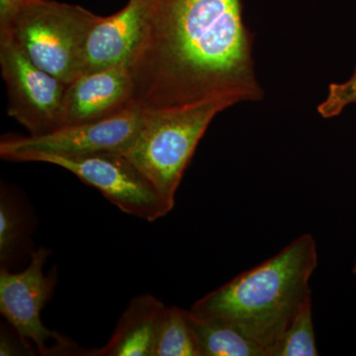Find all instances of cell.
<instances>
[{
    "label": "cell",
    "instance_id": "17",
    "mask_svg": "<svg viewBox=\"0 0 356 356\" xmlns=\"http://www.w3.org/2000/svg\"><path fill=\"white\" fill-rule=\"evenodd\" d=\"M29 0H0V28L4 27L14 13Z\"/></svg>",
    "mask_w": 356,
    "mask_h": 356
},
{
    "label": "cell",
    "instance_id": "16",
    "mask_svg": "<svg viewBox=\"0 0 356 356\" xmlns=\"http://www.w3.org/2000/svg\"><path fill=\"white\" fill-rule=\"evenodd\" d=\"M356 103V69L350 79L341 83H331L329 95L318 106L323 118L339 116L348 105Z\"/></svg>",
    "mask_w": 356,
    "mask_h": 356
},
{
    "label": "cell",
    "instance_id": "5",
    "mask_svg": "<svg viewBox=\"0 0 356 356\" xmlns=\"http://www.w3.org/2000/svg\"><path fill=\"white\" fill-rule=\"evenodd\" d=\"M147 112L137 104L102 120L65 126L32 136H6L0 142V156L28 163L39 156L76 158L102 153L124 154L137 139Z\"/></svg>",
    "mask_w": 356,
    "mask_h": 356
},
{
    "label": "cell",
    "instance_id": "7",
    "mask_svg": "<svg viewBox=\"0 0 356 356\" xmlns=\"http://www.w3.org/2000/svg\"><path fill=\"white\" fill-rule=\"evenodd\" d=\"M0 67L8 95L7 114L32 136L60 127L67 84L40 69L8 34H0Z\"/></svg>",
    "mask_w": 356,
    "mask_h": 356
},
{
    "label": "cell",
    "instance_id": "8",
    "mask_svg": "<svg viewBox=\"0 0 356 356\" xmlns=\"http://www.w3.org/2000/svg\"><path fill=\"white\" fill-rule=\"evenodd\" d=\"M49 250L39 248L32 254L31 261L24 270L11 273L2 267L0 271V312L23 341L36 346L40 355H54V341L60 350H69V339L44 327L41 318L43 310L53 291L55 280L46 276L44 266Z\"/></svg>",
    "mask_w": 356,
    "mask_h": 356
},
{
    "label": "cell",
    "instance_id": "19",
    "mask_svg": "<svg viewBox=\"0 0 356 356\" xmlns=\"http://www.w3.org/2000/svg\"><path fill=\"white\" fill-rule=\"evenodd\" d=\"M353 273L356 275V255H355V264H353Z\"/></svg>",
    "mask_w": 356,
    "mask_h": 356
},
{
    "label": "cell",
    "instance_id": "18",
    "mask_svg": "<svg viewBox=\"0 0 356 356\" xmlns=\"http://www.w3.org/2000/svg\"><path fill=\"white\" fill-rule=\"evenodd\" d=\"M23 350L20 348L13 337L7 336L6 332H2L1 341H0V355H22Z\"/></svg>",
    "mask_w": 356,
    "mask_h": 356
},
{
    "label": "cell",
    "instance_id": "10",
    "mask_svg": "<svg viewBox=\"0 0 356 356\" xmlns=\"http://www.w3.org/2000/svg\"><path fill=\"white\" fill-rule=\"evenodd\" d=\"M144 1L128 0L118 13L100 18L88 35L81 74L130 65L142 37Z\"/></svg>",
    "mask_w": 356,
    "mask_h": 356
},
{
    "label": "cell",
    "instance_id": "13",
    "mask_svg": "<svg viewBox=\"0 0 356 356\" xmlns=\"http://www.w3.org/2000/svg\"><path fill=\"white\" fill-rule=\"evenodd\" d=\"M154 356H200L187 311L165 307L159 323Z\"/></svg>",
    "mask_w": 356,
    "mask_h": 356
},
{
    "label": "cell",
    "instance_id": "2",
    "mask_svg": "<svg viewBox=\"0 0 356 356\" xmlns=\"http://www.w3.org/2000/svg\"><path fill=\"white\" fill-rule=\"evenodd\" d=\"M318 264L313 236L304 234L280 254L198 300L191 310L233 325L273 356L281 337L307 301Z\"/></svg>",
    "mask_w": 356,
    "mask_h": 356
},
{
    "label": "cell",
    "instance_id": "3",
    "mask_svg": "<svg viewBox=\"0 0 356 356\" xmlns=\"http://www.w3.org/2000/svg\"><path fill=\"white\" fill-rule=\"evenodd\" d=\"M218 95L191 104L146 111L137 139L122 154L175 206V193L194 152L214 117L238 103Z\"/></svg>",
    "mask_w": 356,
    "mask_h": 356
},
{
    "label": "cell",
    "instance_id": "11",
    "mask_svg": "<svg viewBox=\"0 0 356 356\" xmlns=\"http://www.w3.org/2000/svg\"><path fill=\"white\" fill-rule=\"evenodd\" d=\"M165 309L153 295L135 297L122 314L108 343L88 355L154 356L159 323Z\"/></svg>",
    "mask_w": 356,
    "mask_h": 356
},
{
    "label": "cell",
    "instance_id": "6",
    "mask_svg": "<svg viewBox=\"0 0 356 356\" xmlns=\"http://www.w3.org/2000/svg\"><path fill=\"white\" fill-rule=\"evenodd\" d=\"M32 161L65 168L131 216L153 222L172 210L173 206L124 154L102 153L76 158L39 156Z\"/></svg>",
    "mask_w": 356,
    "mask_h": 356
},
{
    "label": "cell",
    "instance_id": "14",
    "mask_svg": "<svg viewBox=\"0 0 356 356\" xmlns=\"http://www.w3.org/2000/svg\"><path fill=\"white\" fill-rule=\"evenodd\" d=\"M315 332L312 318V299L300 309L286 331L281 337L280 343L274 350L273 356H317Z\"/></svg>",
    "mask_w": 356,
    "mask_h": 356
},
{
    "label": "cell",
    "instance_id": "4",
    "mask_svg": "<svg viewBox=\"0 0 356 356\" xmlns=\"http://www.w3.org/2000/svg\"><path fill=\"white\" fill-rule=\"evenodd\" d=\"M102 16L56 0H29L0 34H8L40 69L65 84L81 74L84 44Z\"/></svg>",
    "mask_w": 356,
    "mask_h": 356
},
{
    "label": "cell",
    "instance_id": "15",
    "mask_svg": "<svg viewBox=\"0 0 356 356\" xmlns=\"http://www.w3.org/2000/svg\"><path fill=\"white\" fill-rule=\"evenodd\" d=\"M24 222L13 198L2 192L0 199V261L2 266L13 259L22 243Z\"/></svg>",
    "mask_w": 356,
    "mask_h": 356
},
{
    "label": "cell",
    "instance_id": "1",
    "mask_svg": "<svg viewBox=\"0 0 356 356\" xmlns=\"http://www.w3.org/2000/svg\"><path fill=\"white\" fill-rule=\"evenodd\" d=\"M142 37L129 65L145 111L231 95L257 102L254 35L241 0H143Z\"/></svg>",
    "mask_w": 356,
    "mask_h": 356
},
{
    "label": "cell",
    "instance_id": "9",
    "mask_svg": "<svg viewBox=\"0 0 356 356\" xmlns=\"http://www.w3.org/2000/svg\"><path fill=\"white\" fill-rule=\"evenodd\" d=\"M137 104L128 65L79 74L67 84L60 127L102 120Z\"/></svg>",
    "mask_w": 356,
    "mask_h": 356
},
{
    "label": "cell",
    "instance_id": "12",
    "mask_svg": "<svg viewBox=\"0 0 356 356\" xmlns=\"http://www.w3.org/2000/svg\"><path fill=\"white\" fill-rule=\"evenodd\" d=\"M200 356H267L259 344L233 325L216 318L201 317L187 311Z\"/></svg>",
    "mask_w": 356,
    "mask_h": 356
}]
</instances>
